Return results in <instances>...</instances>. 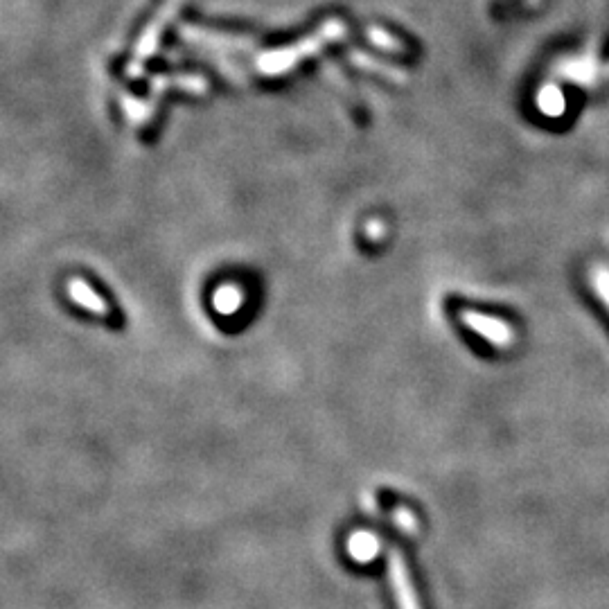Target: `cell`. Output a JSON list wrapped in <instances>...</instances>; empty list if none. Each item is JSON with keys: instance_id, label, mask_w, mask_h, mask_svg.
<instances>
[{"instance_id": "7", "label": "cell", "mask_w": 609, "mask_h": 609, "mask_svg": "<svg viewBox=\"0 0 609 609\" xmlns=\"http://www.w3.org/2000/svg\"><path fill=\"white\" fill-rule=\"evenodd\" d=\"M242 300H244L242 291L233 285H228L215 294V307L222 314H235L242 307Z\"/></svg>"}, {"instance_id": "2", "label": "cell", "mask_w": 609, "mask_h": 609, "mask_svg": "<svg viewBox=\"0 0 609 609\" xmlns=\"http://www.w3.org/2000/svg\"><path fill=\"white\" fill-rule=\"evenodd\" d=\"M555 77L578 86H600L609 82V64H600L594 57H571L555 66Z\"/></svg>"}, {"instance_id": "9", "label": "cell", "mask_w": 609, "mask_h": 609, "mask_svg": "<svg viewBox=\"0 0 609 609\" xmlns=\"http://www.w3.org/2000/svg\"><path fill=\"white\" fill-rule=\"evenodd\" d=\"M370 41H373L375 46L386 48V50H402V43H400V41H395V39L391 37V34L382 32V30H377V28L370 30Z\"/></svg>"}, {"instance_id": "3", "label": "cell", "mask_w": 609, "mask_h": 609, "mask_svg": "<svg viewBox=\"0 0 609 609\" xmlns=\"http://www.w3.org/2000/svg\"><path fill=\"white\" fill-rule=\"evenodd\" d=\"M388 578H391L397 609H422L402 551L391 549L388 553Z\"/></svg>"}, {"instance_id": "6", "label": "cell", "mask_w": 609, "mask_h": 609, "mask_svg": "<svg viewBox=\"0 0 609 609\" xmlns=\"http://www.w3.org/2000/svg\"><path fill=\"white\" fill-rule=\"evenodd\" d=\"M537 107H540L542 113H546L549 118H558L567 109V100H564V95L560 88L555 86H542L540 93H537Z\"/></svg>"}, {"instance_id": "8", "label": "cell", "mask_w": 609, "mask_h": 609, "mask_svg": "<svg viewBox=\"0 0 609 609\" xmlns=\"http://www.w3.org/2000/svg\"><path fill=\"white\" fill-rule=\"evenodd\" d=\"M591 280H594V287L598 291V296L605 300V305L609 307V269L607 267H596L591 273Z\"/></svg>"}, {"instance_id": "5", "label": "cell", "mask_w": 609, "mask_h": 609, "mask_svg": "<svg viewBox=\"0 0 609 609\" xmlns=\"http://www.w3.org/2000/svg\"><path fill=\"white\" fill-rule=\"evenodd\" d=\"M68 294L75 300V303L84 305L86 310H91L100 316H109V319H116V323H122V316L118 314L116 307H111L107 300H104L91 285H88V282L73 278L68 282Z\"/></svg>"}, {"instance_id": "4", "label": "cell", "mask_w": 609, "mask_h": 609, "mask_svg": "<svg viewBox=\"0 0 609 609\" xmlns=\"http://www.w3.org/2000/svg\"><path fill=\"white\" fill-rule=\"evenodd\" d=\"M461 319H463V323L467 325V328H470L476 334H481L483 339H488L492 343V346H497V348L513 346L515 330L510 328V325L506 321L494 319V316L474 312V310H463L461 312Z\"/></svg>"}, {"instance_id": "1", "label": "cell", "mask_w": 609, "mask_h": 609, "mask_svg": "<svg viewBox=\"0 0 609 609\" xmlns=\"http://www.w3.org/2000/svg\"><path fill=\"white\" fill-rule=\"evenodd\" d=\"M343 34H346V25H343L341 21H337V19L328 21L319 32L312 34L310 39H305V41L296 43V46L285 48V50H280V52H271V55L262 57L260 59V68L264 70V73H269V75L285 73V70H289L291 66H296L300 59L310 57L312 52L321 50L323 46H328V43H332V41H339L343 37Z\"/></svg>"}]
</instances>
